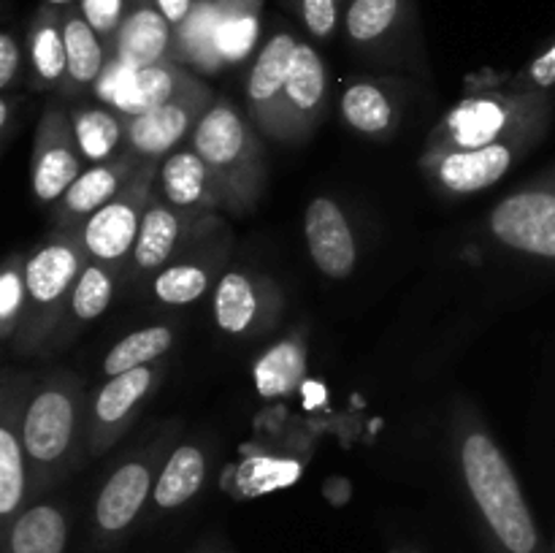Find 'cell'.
I'll use <instances>...</instances> for the list:
<instances>
[{"instance_id": "6da1fadb", "label": "cell", "mask_w": 555, "mask_h": 553, "mask_svg": "<svg viewBox=\"0 0 555 553\" xmlns=\"http://www.w3.org/2000/svg\"><path fill=\"white\" fill-rule=\"evenodd\" d=\"M461 470L466 488L496 540L509 553H534L537 526L513 466L486 432H472L461 442Z\"/></svg>"}, {"instance_id": "7a4b0ae2", "label": "cell", "mask_w": 555, "mask_h": 553, "mask_svg": "<svg viewBox=\"0 0 555 553\" xmlns=\"http://www.w3.org/2000/svg\"><path fill=\"white\" fill-rule=\"evenodd\" d=\"M79 432L81 385L74 374H52L30 388L22 415V439L36 483L70 461Z\"/></svg>"}, {"instance_id": "3957f363", "label": "cell", "mask_w": 555, "mask_h": 553, "mask_svg": "<svg viewBox=\"0 0 555 553\" xmlns=\"http://www.w3.org/2000/svg\"><path fill=\"white\" fill-rule=\"evenodd\" d=\"M190 144L209 166L220 204L242 206L255 190L260 146L253 128L228 101H215L193 128Z\"/></svg>"}, {"instance_id": "277c9868", "label": "cell", "mask_w": 555, "mask_h": 553, "mask_svg": "<svg viewBox=\"0 0 555 553\" xmlns=\"http://www.w3.org/2000/svg\"><path fill=\"white\" fill-rule=\"evenodd\" d=\"M85 263L87 253L76 233H57L33 249L30 258L25 260L27 307L16 331L20 350H33L38 342L47 339Z\"/></svg>"}, {"instance_id": "5b68a950", "label": "cell", "mask_w": 555, "mask_h": 553, "mask_svg": "<svg viewBox=\"0 0 555 553\" xmlns=\"http://www.w3.org/2000/svg\"><path fill=\"white\" fill-rule=\"evenodd\" d=\"M152 171H155L152 160H146L117 198L108 201L103 209L81 222L76 236H79L87 258L108 266L133 255L141 217L152 201Z\"/></svg>"}, {"instance_id": "8992f818", "label": "cell", "mask_w": 555, "mask_h": 553, "mask_svg": "<svg viewBox=\"0 0 555 553\" xmlns=\"http://www.w3.org/2000/svg\"><path fill=\"white\" fill-rule=\"evenodd\" d=\"M211 92L201 81H190L177 98L139 117H125V146L139 160L171 155L173 146L198 125L211 106Z\"/></svg>"}, {"instance_id": "52a82bcc", "label": "cell", "mask_w": 555, "mask_h": 553, "mask_svg": "<svg viewBox=\"0 0 555 553\" xmlns=\"http://www.w3.org/2000/svg\"><path fill=\"white\" fill-rule=\"evenodd\" d=\"M524 117V101L509 95L464 98L448 114L439 133L434 136L431 152L477 150V146L509 141L518 133Z\"/></svg>"}, {"instance_id": "ba28073f", "label": "cell", "mask_w": 555, "mask_h": 553, "mask_svg": "<svg viewBox=\"0 0 555 553\" xmlns=\"http://www.w3.org/2000/svg\"><path fill=\"white\" fill-rule=\"evenodd\" d=\"M491 231L504 247L555 258V193L520 190L507 195L493 209Z\"/></svg>"}, {"instance_id": "9c48e42d", "label": "cell", "mask_w": 555, "mask_h": 553, "mask_svg": "<svg viewBox=\"0 0 555 553\" xmlns=\"http://www.w3.org/2000/svg\"><path fill=\"white\" fill-rule=\"evenodd\" d=\"M298 41L291 33H274L263 49L255 57L253 70L247 79V98L253 117L263 130H269L276 139H291L287 130V108H285V87L291 76L293 54Z\"/></svg>"}, {"instance_id": "30bf717a", "label": "cell", "mask_w": 555, "mask_h": 553, "mask_svg": "<svg viewBox=\"0 0 555 553\" xmlns=\"http://www.w3.org/2000/svg\"><path fill=\"white\" fill-rule=\"evenodd\" d=\"M81 173V150L76 144L74 123L60 108H49L38 123L33 150V193L43 204H52Z\"/></svg>"}, {"instance_id": "8fae6325", "label": "cell", "mask_w": 555, "mask_h": 553, "mask_svg": "<svg viewBox=\"0 0 555 553\" xmlns=\"http://www.w3.org/2000/svg\"><path fill=\"white\" fill-rule=\"evenodd\" d=\"M157 383L155 366H139L130 372L117 374V377H106L101 390L92 401L90 415V450L92 453H103L112 442H117L119 434L128 428L130 417L139 410L141 401L150 396V390Z\"/></svg>"}, {"instance_id": "7c38bea8", "label": "cell", "mask_w": 555, "mask_h": 553, "mask_svg": "<svg viewBox=\"0 0 555 553\" xmlns=\"http://www.w3.org/2000/svg\"><path fill=\"white\" fill-rule=\"evenodd\" d=\"M114 60L128 68L173 63V25L163 16L155 0H128V14L112 41Z\"/></svg>"}, {"instance_id": "4fadbf2b", "label": "cell", "mask_w": 555, "mask_h": 553, "mask_svg": "<svg viewBox=\"0 0 555 553\" xmlns=\"http://www.w3.org/2000/svg\"><path fill=\"white\" fill-rule=\"evenodd\" d=\"M304 233H307L309 255H312L314 266L325 276H331V280H345V276L352 274L358 260V247L350 222H347L339 204H334L325 195L314 198L307 206Z\"/></svg>"}, {"instance_id": "5bb4252c", "label": "cell", "mask_w": 555, "mask_h": 553, "mask_svg": "<svg viewBox=\"0 0 555 553\" xmlns=\"http://www.w3.org/2000/svg\"><path fill=\"white\" fill-rule=\"evenodd\" d=\"M30 385L22 380L20 385H5L3 421H0V515L9 518L20 510L27 491V464L25 439H22V415H25Z\"/></svg>"}, {"instance_id": "9a60e30c", "label": "cell", "mask_w": 555, "mask_h": 553, "mask_svg": "<svg viewBox=\"0 0 555 553\" xmlns=\"http://www.w3.org/2000/svg\"><path fill=\"white\" fill-rule=\"evenodd\" d=\"M146 160H139L130 152L112 157L106 163H92L87 171L76 177V182L65 190L63 198L57 201V220L60 222H85L87 217L95 215L98 209L117 198L130 179L135 177Z\"/></svg>"}, {"instance_id": "2e32d148", "label": "cell", "mask_w": 555, "mask_h": 553, "mask_svg": "<svg viewBox=\"0 0 555 553\" xmlns=\"http://www.w3.org/2000/svg\"><path fill=\"white\" fill-rule=\"evenodd\" d=\"M434 155V177L450 193L469 195L496 184L515 160L513 141L477 146V150H442Z\"/></svg>"}, {"instance_id": "e0dca14e", "label": "cell", "mask_w": 555, "mask_h": 553, "mask_svg": "<svg viewBox=\"0 0 555 553\" xmlns=\"http://www.w3.org/2000/svg\"><path fill=\"white\" fill-rule=\"evenodd\" d=\"M160 193L171 209L198 215L220 204L209 166L195 150H177L160 163Z\"/></svg>"}, {"instance_id": "ac0fdd59", "label": "cell", "mask_w": 555, "mask_h": 553, "mask_svg": "<svg viewBox=\"0 0 555 553\" xmlns=\"http://www.w3.org/2000/svg\"><path fill=\"white\" fill-rule=\"evenodd\" d=\"M152 488L150 459L125 461L114 470V475L103 483L95 502V520L103 531H122L133 524L135 515L144 507Z\"/></svg>"}, {"instance_id": "d6986e66", "label": "cell", "mask_w": 555, "mask_h": 553, "mask_svg": "<svg viewBox=\"0 0 555 553\" xmlns=\"http://www.w3.org/2000/svg\"><path fill=\"white\" fill-rule=\"evenodd\" d=\"M325 65L320 54L309 43H298L291 63V76L285 87V108H287V130L291 139L304 133L314 114L320 112L325 98Z\"/></svg>"}, {"instance_id": "ffe728a7", "label": "cell", "mask_w": 555, "mask_h": 553, "mask_svg": "<svg viewBox=\"0 0 555 553\" xmlns=\"http://www.w3.org/2000/svg\"><path fill=\"white\" fill-rule=\"evenodd\" d=\"M217 22H220V0H195L188 20L173 27V63H195L201 70L220 68Z\"/></svg>"}, {"instance_id": "44dd1931", "label": "cell", "mask_w": 555, "mask_h": 553, "mask_svg": "<svg viewBox=\"0 0 555 553\" xmlns=\"http://www.w3.org/2000/svg\"><path fill=\"white\" fill-rule=\"evenodd\" d=\"M63 36L65 52H68V79L70 90H85L95 85L101 74L106 70V49L103 38L92 30L90 22L81 16L79 9L65 5L63 11Z\"/></svg>"}, {"instance_id": "7402d4cb", "label": "cell", "mask_w": 555, "mask_h": 553, "mask_svg": "<svg viewBox=\"0 0 555 553\" xmlns=\"http://www.w3.org/2000/svg\"><path fill=\"white\" fill-rule=\"evenodd\" d=\"M307 374V345L298 336L276 342L253 366L255 390L263 399H282L298 390Z\"/></svg>"}, {"instance_id": "603a6c76", "label": "cell", "mask_w": 555, "mask_h": 553, "mask_svg": "<svg viewBox=\"0 0 555 553\" xmlns=\"http://www.w3.org/2000/svg\"><path fill=\"white\" fill-rule=\"evenodd\" d=\"M215 320L225 334L242 336L258 325V314L263 309L260 285L244 271H228L215 291Z\"/></svg>"}, {"instance_id": "cb8c5ba5", "label": "cell", "mask_w": 555, "mask_h": 553, "mask_svg": "<svg viewBox=\"0 0 555 553\" xmlns=\"http://www.w3.org/2000/svg\"><path fill=\"white\" fill-rule=\"evenodd\" d=\"M30 63L38 85H57L68 74V52L63 36V11L57 5H43L36 11L30 25Z\"/></svg>"}, {"instance_id": "d4e9b609", "label": "cell", "mask_w": 555, "mask_h": 553, "mask_svg": "<svg viewBox=\"0 0 555 553\" xmlns=\"http://www.w3.org/2000/svg\"><path fill=\"white\" fill-rule=\"evenodd\" d=\"M179 236H182V217H179V211L171 209L166 201L152 198L144 217H141L139 239H135L133 247L135 269H160L171 258L173 249H177Z\"/></svg>"}, {"instance_id": "484cf974", "label": "cell", "mask_w": 555, "mask_h": 553, "mask_svg": "<svg viewBox=\"0 0 555 553\" xmlns=\"http://www.w3.org/2000/svg\"><path fill=\"white\" fill-rule=\"evenodd\" d=\"M206 477V459L198 445H179L163 464L155 480V504L163 510H173L190 502L201 491Z\"/></svg>"}, {"instance_id": "4316f807", "label": "cell", "mask_w": 555, "mask_h": 553, "mask_svg": "<svg viewBox=\"0 0 555 553\" xmlns=\"http://www.w3.org/2000/svg\"><path fill=\"white\" fill-rule=\"evenodd\" d=\"M68 540L65 515L52 504L25 510L11 526V553H63Z\"/></svg>"}, {"instance_id": "83f0119b", "label": "cell", "mask_w": 555, "mask_h": 553, "mask_svg": "<svg viewBox=\"0 0 555 553\" xmlns=\"http://www.w3.org/2000/svg\"><path fill=\"white\" fill-rule=\"evenodd\" d=\"M260 33V0H220L217 47L222 63H242Z\"/></svg>"}, {"instance_id": "f1b7e54d", "label": "cell", "mask_w": 555, "mask_h": 553, "mask_svg": "<svg viewBox=\"0 0 555 553\" xmlns=\"http://www.w3.org/2000/svg\"><path fill=\"white\" fill-rule=\"evenodd\" d=\"M412 0H350L345 14V30L352 43L369 47L401 25Z\"/></svg>"}, {"instance_id": "f546056e", "label": "cell", "mask_w": 555, "mask_h": 553, "mask_svg": "<svg viewBox=\"0 0 555 553\" xmlns=\"http://www.w3.org/2000/svg\"><path fill=\"white\" fill-rule=\"evenodd\" d=\"M70 123L81 157L92 163H106L125 141V117L112 108H76Z\"/></svg>"}, {"instance_id": "4dcf8cb0", "label": "cell", "mask_w": 555, "mask_h": 553, "mask_svg": "<svg viewBox=\"0 0 555 553\" xmlns=\"http://www.w3.org/2000/svg\"><path fill=\"white\" fill-rule=\"evenodd\" d=\"M171 347H173L171 325H150V329H139L133 331V334L122 336V339L106 352V358H103V374H106V377H117V374L130 372V369L146 366V363L166 356Z\"/></svg>"}, {"instance_id": "1f68e13d", "label": "cell", "mask_w": 555, "mask_h": 553, "mask_svg": "<svg viewBox=\"0 0 555 553\" xmlns=\"http://www.w3.org/2000/svg\"><path fill=\"white\" fill-rule=\"evenodd\" d=\"M301 464L296 459H276V455H247L233 472L236 493L244 499L266 497L271 491H282L298 483Z\"/></svg>"}, {"instance_id": "d6a6232c", "label": "cell", "mask_w": 555, "mask_h": 553, "mask_svg": "<svg viewBox=\"0 0 555 553\" xmlns=\"http://www.w3.org/2000/svg\"><path fill=\"white\" fill-rule=\"evenodd\" d=\"M341 114H345L350 128L366 136L383 133L393 123L390 98L374 81H356V85L347 87L345 95H341Z\"/></svg>"}, {"instance_id": "836d02e7", "label": "cell", "mask_w": 555, "mask_h": 553, "mask_svg": "<svg viewBox=\"0 0 555 553\" xmlns=\"http://www.w3.org/2000/svg\"><path fill=\"white\" fill-rule=\"evenodd\" d=\"M114 298V276L98 260L87 258V263L81 266V274L76 280L74 291H70L68 307L79 323H90V320L101 318L108 309Z\"/></svg>"}, {"instance_id": "e575fe53", "label": "cell", "mask_w": 555, "mask_h": 553, "mask_svg": "<svg viewBox=\"0 0 555 553\" xmlns=\"http://www.w3.org/2000/svg\"><path fill=\"white\" fill-rule=\"evenodd\" d=\"M206 287H209V271L195 263L166 266V269L157 271L155 282H152L157 301L171 304V307L198 301L206 293Z\"/></svg>"}, {"instance_id": "d590c367", "label": "cell", "mask_w": 555, "mask_h": 553, "mask_svg": "<svg viewBox=\"0 0 555 553\" xmlns=\"http://www.w3.org/2000/svg\"><path fill=\"white\" fill-rule=\"evenodd\" d=\"M27 307V285H25V260L9 258L0 274V334L5 342L16 339L22 318Z\"/></svg>"}, {"instance_id": "8d00e7d4", "label": "cell", "mask_w": 555, "mask_h": 553, "mask_svg": "<svg viewBox=\"0 0 555 553\" xmlns=\"http://www.w3.org/2000/svg\"><path fill=\"white\" fill-rule=\"evenodd\" d=\"M79 11L103 41H114L128 14V0H79Z\"/></svg>"}, {"instance_id": "74e56055", "label": "cell", "mask_w": 555, "mask_h": 553, "mask_svg": "<svg viewBox=\"0 0 555 553\" xmlns=\"http://www.w3.org/2000/svg\"><path fill=\"white\" fill-rule=\"evenodd\" d=\"M301 20L314 38H331L339 22V0H301Z\"/></svg>"}, {"instance_id": "f35d334b", "label": "cell", "mask_w": 555, "mask_h": 553, "mask_svg": "<svg viewBox=\"0 0 555 553\" xmlns=\"http://www.w3.org/2000/svg\"><path fill=\"white\" fill-rule=\"evenodd\" d=\"M22 65V49L11 33L0 36V87H11Z\"/></svg>"}, {"instance_id": "ab89813d", "label": "cell", "mask_w": 555, "mask_h": 553, "mask_svg": "<svg viewBox=\"0 0 555 553\" xmlns=\"http://www.w3.org/2000/svg\"><path fill=\"white\" fill-rule=\"evenodd\" d=\"M529 79H531V85H537V87H553L555 85V43L547 49V52H542L534 63H531Z\"/></svg>"}, {"instance_id": "60d3db41", "label": "cell", "mask_w": 555, "mask_h": 553, "mask_svg": "<svg viewBox=\"0 0 555 553\" xmlns=\"http://www.w3.org/2000/svg\"><path fill=\"white\" fill-rule=\"evenodd\" d=\"M155 5L163 11V16H166L173 27H179L190 16L195 0H155Z\"/></svg>"}, {"instance_id": "b9f144b4", "label": "cell", "mask_w": 555, "mask_h": 553, "mask_svg": "<svg viewBox=\"0 0 555 553\" xmlns=\"http://www.w3.org/2000/svg\"><path fill=\"white\" fill-rule=\"evenodd\" d=\"M0 125H9V101H0Z\"/></svg>"}, {"instance_id": "7bdbcfd3", "label": "cell", "mask_w": 555, "mask_h": 553, "mask_svg": "<svg viewBox=\"0 0 555 553\" xmlns=\"http://www.w3.org/2000/svg\"><path fill=\"white\" fill-rule=\"evenodd\" d=\"M49 5H57V9H65V5H70L74 3V0H47Z\"/></svg>"}]
</instances>
